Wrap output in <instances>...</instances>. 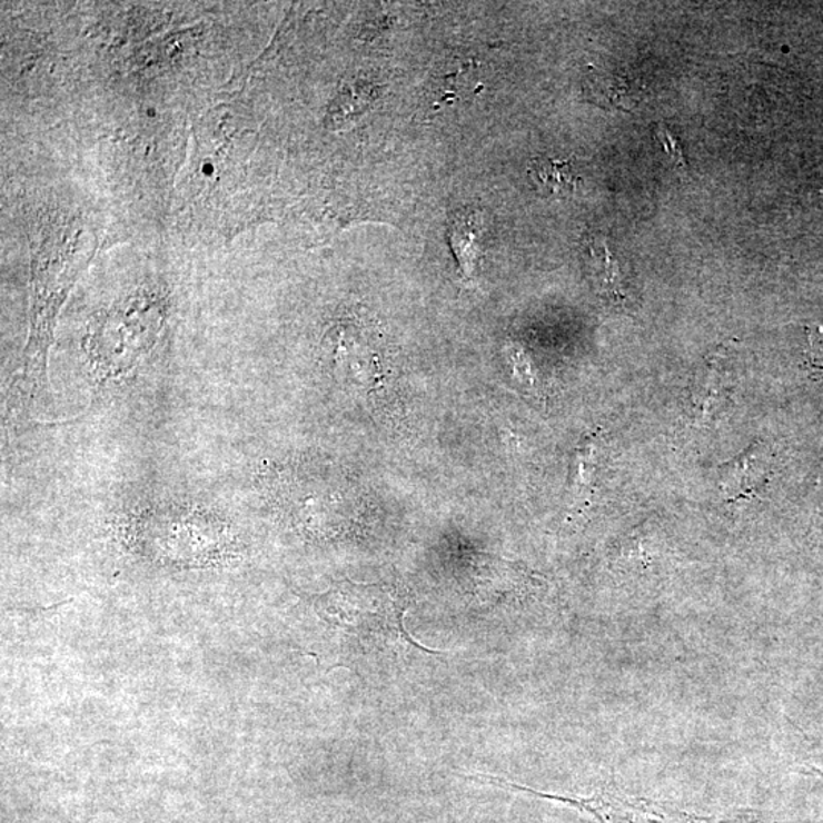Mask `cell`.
<instances>
[{"label": "cell", "instance_id": "obj_3", "mask_svg": "<svg viewBox=\"0 0 823 823\" xmlns=\"http://www.w3.org/2000/svg\"><path fill=\"white\" fill-rule=\"evenodd\" d=\"M162 324V307L153 298L131 299L115 308L90 336V359L101 380L129 374L153 348Z\"/></svg>", "mask_w": 823, "mask_h": 823}, {"label": "cell", "instance_id": "obj_10", "mask_svg": "<svg viewBox=\"0 0 823 823\" xmlns=\"http://www.w3.org/2000/svg\"><path fill=\"white\" fill-rule=\"evenodd\" d=\"M595 459V443H587L579 446L576 450L575 458V475L572 479L574 488L578 494H584L588 485H591L592 470H594Z\"/></svg>", "mask_w": 823, "mask_h": 823}, {"label": "cell", "instance_id": "obj_2", "mask_svg": "<svg viewBox=\"0 0 823 823\" xmlns=\"http://www.w3.org/2000/svg\"><path fill=\"white\" fill-rule=\"evenodd\" d=\"M139 543L155 557L175 565L204 566L228 553L229 526L208 509L162 505L135 518Z\"/></svg>", "mask_w": 823, "mask_h": 823}, {"label": "cell", "instance_id": "obj_11", "mask_svg": "<svg viewBox=\"0 0 823 823\" xmlns=\"http://www.w3.org/2000/svg\"><path fill=\"white\" fill-rule=\"evenodd\" d=\"M806 364L817 373H823V328H819L810 336V351L806 354Z\"/></svg>", "mask_w": 823, "mask_h": 823}, {"label": "cell", "instance_id": "obj_1", "mask_svg": "<svg viewBox=\"0 0 823 823\" xmlns=\"http://www.w3.org/2000/svg\"><path fill=\"white\" fill-rule=\"evenodd\" d=\"M311 604L325 625V642L335 645V666L397 662L414 650L438 654L407 635L403 627L405 603L388 586L337 583L325 594L313 596Z\"/></svg>", "mask_w": 823, "mask_h": 823}, {"label": "cell", "instance_id": "obj_13", "mask_svg": "<svg viewBox=\"0 0 823 823\" xmlns=\"http://www.w3.org/2000/svg\"><path fill=\"white\" fill-rule=\"evenodd\" d=\"M813 773H814V775H821L823 777V771H821V769L814 767L813 769Z\"/></svg>", "mask_w": 823, "mask_h": 823}, {"label": "cell", "instance_id": "obj_7", "mask_svg": "<svg viewBox=\"0 0 823 823\" xmlns=\"http://www.w3.org/2000/svg\"><path fill=\"white\" fill-rule=\"evenodd\" d=\"M479 226V218L473 212H460L452 221V247L455 250L465 278L472 277L473 271H475L477 258L480 255L479 245H477Z\"/></svg>", "mask_w": 823, "mask_h": 823}, {"label": "cell", "instance_id": "obj_4", "mask_svg": "<svg viewBox=\"0 0 823 823\" xmlns=\"http://www.w3.org/2000/svg\"><path fill=\"white\" fill-rule=\"evenodd\" d=\"M769 458L764 446L753 443L747 450L718 468V485L731 502L752 499L767 484Z\"/></svg>", "mask_w": 823, "mask_h": 823}, {"label": "cell", "instance_id": "obj_12", "mask_svg": "<svg viewBox=\"0 0 823 823\" xmlns=\"http://www.w3.org/2000/svg\"><path fill=\"white\" fill-rule=\"evenodd\" d=\"M657 136L658 139H661V142L664 143L665 150L673 156L674 163H676L678 168H685L686 162L685 159H683V151L681 146L677 143V139H674L673 135H671L665 127H662V129L658 130Z\"/></svg>", "mask_w": 823, "mask_h": 823}, {"label": "cell", "instance_id": "obj_9", "mask_svg": "<svg viewBox=\"0 0 823 823\" xmlns=\"http://www.w3.org/2000/svg\"><path fill=\"white\" fill-rule=\"evenodd\" d=\"M726 377L720 373H697L695 381L693 383V407L697 409V414L702 415V418H707L711 414L712 407L717 405L720 397L724 393H727Z\"/></svg>", "mask_w": 823, "mask_h": 823}, {"label": "cell", "instance_id": "obj_6", "mask_svg": "<svg viewBox=\"0 0 823 823\" xmlns=\"http://www.w3.org/2000/svg\"><path fill=\"white\" fill-rule=\"evenodd\" d=\"M528 175L535 188L545 197H567L575 192L578 176L569 159L535 158L531 160Z\"/></svg>", "mask_w": 823, "mask_h": 823}, {"label": "cell", "instance_id": "obj_5", "mask_svg": "<svg viewBox=\"0 0 823 823\" xmlns=\"http://www.w3.org/2000/svg\"><path fill=\"white\" fill-rule=\"evenodd\" d=\"M528 793L537 794V796L549 797V800H557L563 802H569V804L578 806V809L587 810L588 813L603 812L617 816V821L608 823H695L700 819H693L686 816V814L674 812V810L666 809L662 810L661 806L652 804L647 801H635V800H612L608 797L607 801L596 800H582L575 801L569 797L563 796H551V794H543L534 792L528 789Z\"/></svg>", "mask_w": 823, "mask_h": 823}, {"label": "cell", "instance_id": "obj_8", "mask_svg": "<svg viewBox=\"0 0 823 823\" xmlns=\"http://www.w3.org/2000/svg\"><path fill=\"white\" fill-rule=\"evenodd\" d=\"M587 90L592 93L595 101L607 102L608 107L628 110L627 105H632V92L624 78L606 76L592 71L587 78Z\"/></svg>", "mask_w": 823, "mask_h": 823}]
</instances>
